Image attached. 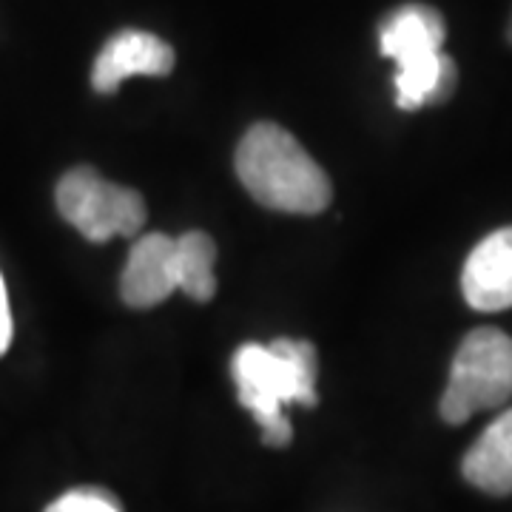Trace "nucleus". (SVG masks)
<instances>
[{"instance_id":"1","label":"nucleus","mask_w":512,"mask_h":512,"mask_svg":"<svg viewBox=\"0 0 512 512\" xmlns=\"http://www.w3.org/2000/svg\"><path fill=\"white\" fill-rule=\"evenodd\" d=\"M239 404L251 413L268 447L293 439L285 404L316 407L319 353L308 339H274L271 345H242L231 362Z\"/></svg>"},{"instance_id":"2","label":"nucleus","mask_w":512,"mask_h":512,"mask_svg":"<svg viewBox=\"0 0 512 512\" xmlns=\"http://www.w3.org/2000/svg\"><path fill=\"white\" fill-rule=\"evenodd\" d=\"M237 177L259 205L282 214H322L333 200L325 168L276 123L248 128L237 148Z\"/></svg>"},{"instance_id":"3","label":"nucleus","mask_w":512,"mask_h":512,"mask_svg":"<svg viewBox=\"0 0 512 512\" xmlns=\"http://www.w3.org/2000/svg\"><path fill=\"white\" fill-rule=\"evenodd\" d=\"M512 402V336L498 328H478L458 345L450 382L441 396V419L464 424L481 410Z\"/></svg>"},{"instance_id":"4","label":"nucleus","mask_w":512,"mask_h":512,"mask_svg":"<svg viewBox=\"0 0 512 512\" xmlns=\"http://www.w3.org/2000/svg\"><path fill=\"white\" fill-rule=\"evenodd\" d=\"M60 217L74 225L89 242L137 237L146 225V200L126 185L109 183L94 168H72L55 188Z\"/></svg>"},{"instance_id":"5","label":"nucleus","mask_w":512,"mask_h":512,"mask_svg":"<svg viewBox=\"0 0 512 512\" xmlns=\"http://www.w3.org/2000/svg\"><path fill=\"white\" fill-rule=\"evenodd\" d=\"M171 69H174V49L163 37L126 29L109 37V43L100 49L92 69V86L97 94H114L120 83H126L134 74L165 77L171 74Z\"/></svg>"},{"instance_id":"6","label":"nucleus","mask_w":512,"mask_h":512,"mask_svg":"<svg viewBox=\"0 0 512 512\" xmlns=\"http://www.w3.org/2000/svg\"><path fill=\"white\" fill-rule=\"evenodd\" d=\"M461 291L476 311L512 308V225L498 228L473 248L461 271Z\"/></svg>"},{"instance_id":"7","label":"nucleus","mask_w":512,"mask_h":512,"mask_svg":"<svg viewBox=\"0 0 512 512\" xmlns=\"http://www.w3.org/2000/svg\"><path fill=\"white\" fill-rule=\"evenodd\" d=\"M177 291L174 239L146 234L134 242L120 274V296L128 308H154Z\"/></svg>"},{"instance_id":"8","label":"nucleus","mask_w":512,"mask_h":512,"mask_svg":"<svg viewBox=\"0 0 512 512\" xmlns=\"http://www.w3.org/2000/svg\"><path fill=\"white\" fill-rule=\"evenodd\" d=\"M444 37H447L444 18L433 6H424V3L399 6L379 26L382 55L393 57L396 66L419 60V57L439 55Z\"/></svg>"},{"instance_id":"9","label":"nucleus","mask_w":512,"mask_h":512,"mask_svg":"<svg viewBox=\"0 0 512 512\" xmlns=\"http://www.w3.org/2000/svg\"><path fill=\"white\" fill-rule=\"evenodd\" d=\"M461 473L481 493L495 498L512 495V407H507L467 450Z\"/></svg>"},{"instance_id":"10","label":"nucleus","mask_w":512,"mask_h":512,"mask_svg":"<svg viewBox=\"0 0 512 512\" xmlns=\"http://www.w3.org/2000/svg\"><path fill=\"white\" fill-rule=\"evenodd\" d=\"M174 265H177V291L194 302H211L217 293V242L205 231H185L174 239Z\"/></svg>"},{"instance_id":"11","label":"nucleus","mask_w":512,"mask_h":512,"mask_svg":"<svg viewBox=\"0 0 512 512\" xmlns=\"http://www.w3.org/2000/svg\"><path fill=\"white\" fill-rule=\"evenodd\" d=\"M43 512H123V507L103 487H77L55 498Z\"/></svg>"},{"instance_id":"12","label":"nucleus","mask_w":512,"mask_h":512,"mask_svg":"<svg viewBox=\"0 0 512 512\" xmlns=\"http://www.w3.org/2000/svg\"><path fill=\"white\" fill-rule=\"evenodd\" d=\"M12 333H15V325H12L9 293H6V282H3V274H0V356L12 345Z\"/></svg>"}]
</instances>
